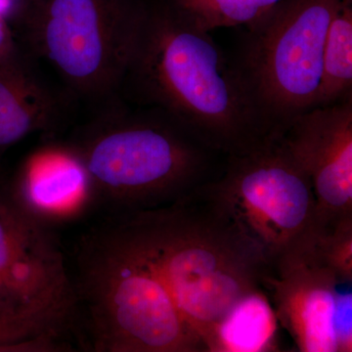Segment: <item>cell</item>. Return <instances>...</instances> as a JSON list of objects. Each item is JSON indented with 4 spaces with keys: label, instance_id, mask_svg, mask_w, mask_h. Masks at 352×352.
Instances as JSON below:
<instances>
[{
    "label": "cell",
    "instance_id": "6da1fadb",
    "mask_svg": "<svg viewBox=\"0 0 352 352\" xmlns=\"http://www.w3.org/2000/svg\"><path fill=\"white\" fill-rule=\"evenodd\" d=\"M127 92L230 156L272 133L239 66L170 3L146 7L120 96Z\"/></svg>",
    "mask_w": 352,
    "mask_h": 352
},
{
    "label": "cell",
    "instance_id": "7a4b0ae2",
    "mask_svg": "<svg viewBox=\"0 0 352 352\" xmlns=\"http://www.w3.org/2000/svg\"><path fill=\"white\" fill-rule=\"evenodd\" d=\"M206 201L198 207L183 196L170 205L131 212L113 223L208 351L219 322L244 296L261 289L267 270Z\"/></svg>",
    "mask_w": 352,
    "mask_h": 352
},
{
    "label": "cell",
    "instance_id": "3957f363",
    "mask_svg": "<svg viewBox=\"0 0 352 352\" xmlns=\"http://www.w3.org/2000/svg\"><path fill=\"white\" fill-rule=\"evenodd\" d=\"M146 6L139 0H28L19 52L69 102L119 98Z\"/></svg>",
    "mask_w": 352,
    "mask_h": 352
},
{
    "label": "cell",
    "instance_id": "277c9868",
    "mask_svg": "<svg viewBox=\"0 0 352 352\" xmlns=\"http://www.w3.org/2000/svg\"><path fill=\"white\" fill-rule=\"evenodd\" d=\"M78 264L74 307H82L95 351H205L159 278L113 222L82 240Z\"/></svg>",
    "mask_w": 352,
    "mask_h": 352
},
{
    "label": "cell",
    "instance_id": "5b68a950",
    "mask_svg": "<svg viewBox=\"0 0 352 352\" xmlns=\"http://www.w3.org/2000/svg\"><path fill=\"white\" fill-rule=\"evenodd\" d=\"M99 108L65 149L82 166L91 195L129 212L160 207L200 173L198 148L163 113L135 115L120 98Z\"/></svg>",
    "mask_w": 352,
    "mask_h": 352
},
{
    "label": "cell",
    "instance_id": "8992f818",
    "mask_svg": "<svg viewBox=\"0 0 352 352\" xmlns=\"http://www.w3.org/2000/svg\"><path fill=\"white\" fill-rule=\"evenodd\" d=\"M207 200L266 270L316 231V201L303 171L278 132L232 155Z\"/></svg>",
    "mask_w": 352,
    "mask_h": 352
},
{
    "label": "cell",
    "instance_id": "52a82bcc",
    "mask_svg": "<svg viewBox=\"0 0 352 352\" xmlns=\"http://www.w3.org/2000/svg\"><path fill=\"white\" fill-rule=\"evenodd\" d=\"M351 0H282L249 25L241 72L271 131L314 108L329 25Z\"/></svg>",
    "mask_w": 352,
    "mask_h": 352
},
{
    "label": "cell",
    "instance_id": "ba28073f",
    "mask_svg": "<svg viewBox=\"0 0 352 352\" xmlns=\"http://www.w3.org/2000/svg\"><path fill=\"white\" fill-rule=\"evenodd\" d=\"M312 240L282 256L263 278L278 321L302 352L352 351V295L317 256Z\"/></svg>",
    "mask_w": 352,
    "mask_h": 352
},
{
    "label": "cell",
    "instance_id": "9c48e42d",
    "mask_svg": "<svg viewBox=\"0 0 352 352\" xmlns=\"http://www.w3.org/2000/svg\"><path fill=\"white\" fill-rule=\"evenodd\" d=\"M278 133L314 190L316 231L352 217V98L309 109Z\"/></svg>",
    "mask_w": 352,
    "mask_h": 352
},
{
    "label": "cell",
    "instance_id": "30bf717a",
    "mask_svg": "<svg viewBox=\"0 0 352 352\" xmlns=\"http://www.w3.org/2000/svg\"><path fill=\"white\" fill-rule=\"evenodd\" d=\"M0 280L28 305L71 318L73 283L57 240L15 193L1 190Z\"/></svg>",
    "mask_w": 352,
    "mask_h": 352
},
{
    "label": "cell",
    "instance_id": "8fae6325",
    "mask_svg": "<svg viewBox=\"0 0 352 352\" xmlns=\"http://www.w3.org/2000/svg\"><path fill=\"white\" fill-rule=\"evenodd\" d=\"M69 103L19 51L0 57V147L56 129Z\"/></svg>",
    "mask_w": 352,
    "mask_h": 352
},
{
    "label": "cell",
    "instance_id": "7c38bea8",
    "mask_svg": "<svg viewBox=\"0 0 352 352\" xmlns=\"http://www.w3.org/2000/svg\"><path fill=\"white\" fill-rule=\"evenodd\" d=\"M15 195L41 217L69 212L88 198L89 192L82 166L64 149L32 157Z\"/></svg>",
    "mask_w": 352,
    "mask_h": 352
},
{
    "label": "cell",
    "instance_id": "4fadbf2b",
    "mask_svg": "<svg viewBox=\"0 0 352 352\" xmlns=\"http://www.w3.org/2000/svg\"><path fill=\"white\" fill-rule=\"evenodd\" d=\"M278 319L261 289L239 300L215 328L208 351H272L277 347Z\"/></svg>",
    "mask_w": 352,
    "mask_h": 352
},
{
    "label": "cell",
    "instance_id": "5bb4252c",
    "mask_svg": "<svg viewBox=\"0 0 352 352\" xmlns=\"http://www.w3.org/2000/svg\"><path fill=\"white\" fill-rule=\"evenodd\" d=\"M351 95L352 0L340 7L329 25L314 107L339 103L352 98Z\"/></svg>",
    "mask_w": 352,
    "mask_h": 352
},
{
    "label": "cell",
    "instance_id": "9a60e30c",
    "mask_svg": "<svg viewBox=\"0 0 352 352\" xmlns=\"http://www.w3.org/2000/svg\"><path fill=\"white\" fill-rule=\"evenodd\" d=\"M282 0H170L185 17L203 31L249 27Z\"/></svg>",
    "mask_w": 352,
    "mask_h": 352
},
{
    "label": "cell",
    "instance_id": "2e32d148",
    "mask_svg": "<svg viewBox=\"0 0 352 352\" xmlns=\"http://www.w3.org/2000/svg\"><path fill=\"white\" fill-rule=\"evenodd\" d=\"M66 324L48 319L0 317V352L56 351L58 337Z\"/></svg>",
    "mask_w": 352,
    "mask_h": 352
},
{
    "label": "cell",
    "instance_id": "e0dca14e",
    "mask_svg": "<svg viewBox=\"0 0 352 352\" xmlns=\"http://www.w3.org/2000/svg\"><path fill=\"white\" fill-rule=\"evenodd\" d=\"M312 247L318 258L342 281L352 284V217L315 232Z\"/></svg>",
    "mask_w": 352,
    "mask_h": 352
},
{
    "label": "cell",
    "instance_id": "ac0fdd59",
    "mask_svg": "<svg viewBox=\"0 0 352 352\" xmlns=\"http://www.w3.org/2000/svg\"><path fill=\"white\" fill-rule=\"evenodd\" d=\"M0 317L17 319H62L63 316L41 311L23 302L0 280Z\"/></svg>",
    "mask_w": 352,
    "mask_h": 352
},
{
    "label": "cell",
    "instance_id": "d6986e66",
    "mask_svg": "<svg viewBox=\"0 0 352 352\" xmlns=\"http://www.w3.org/2000/svg\"><path fill=\"white\" fill-rule=\"evenodd\" d=\"M7 28L4 24L3 16L0 15V56L7 54L10 52V38H9L8 34H7Z\"/></svg>",
    "mask_w": 352,
    "mask_h": 352
}]
</instances>
